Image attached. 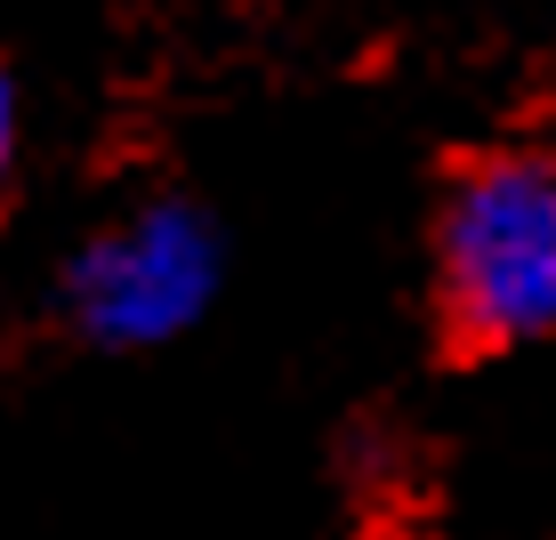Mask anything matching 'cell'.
<instances>
[{
	"label": "cell",
	"instance_id": "1",
	"mask_svg": "<svg viewBox=\"0 0 556 540\" xmlns=\"http://www.w3.org/2000/svg\"><path fill=\"white\" fill-rule=\"evenodd\" d=\"M444 315L476 347L556 331V153H484L452 178L435 226Z\"/></svg>",
	"mask_w": 556,
	"mask_h": 540
},
{
	"label": "cell",
	"instance_id": "2",
	"mask_svg": "<svg viewBox=\"0 0 556 540\" xmlns=\"http://www.w3.org/2000/svg\"><path fill=\"white\" fill-rule=\"evenodd\" d=\"M73 315H81L89 339L105 347H153L178 339L186 323L210 306L218 291V242L194 210L153 202L138 218L105 226L98 242L73 259Z\"/></svg>",
	"mask_w": 556,
	"mask_h": 540
},
{
	"label": "cell",
	"instance_id": "3",
	"mask_svg": "<svg viewBox=\"0 0 556 540\" xmlns=\"http://www.w3.org/2000/svg\"><path fill=\"white\" fill-rule=\"evenodd\" d=\"M9 162H16V89L0 81V178H9Z\"/></svg>",
	"mask_w": 556,
	"mask_h": 540
}]
</instances>
